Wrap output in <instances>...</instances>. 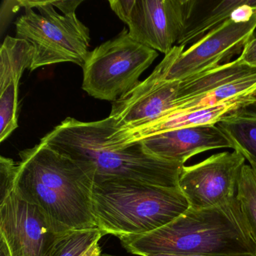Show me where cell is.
<instances>
[{
	"label": "cell",
	"mask_w": 256,
	"mask_h": 256,
	"mask_svg": "<svg viewBox=\"0 0 256 256\" xmlns=\"http://www.w3.org/2000/svg\"><path fill=\"white\" fill-rule=\"evenodd\" d=\"M110 118L83 122L67 118L40 140L77 162L94 184L130 180L166 187H178L185 164L148 154L140 140L124 146L107 142Z\"/></svg>",
	"instance_id": "1"
},
{
	"label": "cell",
	"mask_w": 256,
	"mask_h": 256,
	"mask_svg": "<svg viewBox=\"0 0 256 256\" xmlns=\"http://www.w3.org/2000/svg\"><path fill=\"white\" fill-rule=\"evenodd\" d=\"M132 254L160 253L256 256V244L238 199L215 208L192 209L149 233L119 238Z\"/></svg>",
	"instance_id": "2"
},
{
	"label": "cell",
	"mask_w": 256,
	"mask_h": 256,
	"mask_svg": "<svg viewBox=\"0 0 256 256\" xmlns=\"http://www.w3.org/2000/svg\"><path fill=\"white\" fill-rule=\"evenodd\" d=\"M14 188L70 230L95 228L94 182L74 160L40 142L19 152Z\"/></svg>",
	"instance_id": "3"
},
{
	"label": "cell",
	"mask_w": 256,
	"mask_h": 256,
	"mask_svg": "<svg viewBox=\"0 0 256 256\" xmlns=\"http://www.w3.org/2000/svg\"><path fill=\"white\" fill-rule=\"evenodd\" d=\"M92 214L103 236L118 238L160 228L190 208L179 187L130 180L94 184Z\"/></svg>",
	"instance_id": "4"
},
{
	"label": "cell",
	"mask_w": 256,
	"mask_h": 256,
	"mask_svg": "<svg viewBox=\"0 0 256 256\" xmlns=\"http://www.w3.org/2000/svg\"><path fill=\"white\" fill-rule=\"evenodd\" d=\"M24 13L16 20V36L34 46L30 71L60 62L83 67L90 42L89 28L76 14H61L52 1H19Z\"/></svg>",
	"instance_id": "5"
},
{
	"label": "cell",
	"mask_w": 256,
	"mask_h": 256,
	"mask_svg": "<svg viewBox=\"0 0 256 256\" xmlns=\"http://www.w3.org/2000/svg\"><path fill=\"white\" fill-rule=\"evenodd\" d=\"M158 56L156 50L134 41L124 28L89 52L82 67V89L94 98L114 102L138 84L142 73Z\"/></svg>",
	"instance_id": "6"
},
{
	"label": "cell",
	"mask_w": 256,
	"mask_h": 256,
	"mask_svg": "<svg viewBox=\"0 0 256 256\" xmlns=\"http://www.w3.org/2000/svg\"><path fill=\"white\" fill-rule=\"evenodd\" d=\"M109 4L132 38L166 55L186 29L193 0H110Z\"/></svg>",
	"instance_id": "7"
},
{
	"label": "cell",
	"mask_w": 256,
	"mask_h": 256,
	"mask_svg": "<svg viewBox=\"0 0 256 256\" xmlns=\"http://www.w3.org/2000/svg\"><path fill=\"white\" fill-rule=\"evenodd\" d=\"M68 232L16 188L0 202V238L11 256H50Z\"/></svg>",
	"instance_id": "8"
},
{
	"label": "cell",
	"mask_w": 256,
	"mask_h": 256,
	"mask_svg": "<svg viewBox=\"0 0 256 256\" xmlns=\"http://www.w3.org/2000/svg\"><path fill=\"white\" fill-rule=\"evenodd\" d=\"M185 47L176 46L152 74L119 100L112 102L109 118L116 130H132L150 124L170 112L178 101L180 80H168V72Z\"/></svg>",
	"instance_id": "9"
},
{
	"label": "cell",
	"mask_w": 256,
	"mask_h": 256,
	"mask_svg": "<svg viewBox=\"0 0 256 256\" xmlns=\"http://www.w3.org/2000/svg\"><path fill=\"white\" fill-rule=\"evenodd\" d=\"M246 160L240 151L234 150L211 156L193 166H184L178 187L190 208H215L236 198L238 179Z\"/></svg>",
	"instance_id": "10"
},
{
	"label": "cell",
	"mask_w": 256,
	"mask_h": 256,
	"mask_svg": "<svg viewBox=\"0 0 256 256\" xmlns=\"http://www.w3.org/2000/svg\"><path fill=\"white\" fill-rule=\"evenodd\" d=\"M256 16L245 23L232 20L217 26L180 54L168 72V80H182L228 62L242 53L254 38Z\"/></svg>",
	"instance_id": "11"
},
{
	"label": "cell",
	"mask_w": 256,
	"mask_h": 256,
	"mask_svg": "<svg viewBox=\"0 0 256 256\" xmlns=\"http://www.w3.org/2000/svg\"><path fill=\"white\" fill-rule=\"evenodd\" d=\"M139 140L148 154L182 164L200 152L222 148L234 149L230 138L217 124L169 130Z\"/></svg>",
	"instance_id": "12"
},
{
	"label": "cell",
	"mask_w": 256,
	"mask_h": 256,
	"mask_svg": "<svg viewBox=\"0 0 256 256\" xmlns=\"http://www.w3.org/2000/svg\"><path fill=\"white\" fill-rule=\"evenodd\" d=\"M34 46L22 38L7 36L0 49V142L18 127V88L22 74L30 70Z\"/></svg>",
	"instance_id": "13"
},
{
	"label": "cell",
	"mask_w": 256,
	"mask_h": 256,
	"mask_svg": "<svg viewBox=\"0 0 256 256\" xmlns=\"http://www.w3.org/2000/svg\"><path fill=\"white\" fill-rule=\"evenodd\" d=\"M256 16V0H193L186 29L178 46L186 47L197 42L206 34L229 20L250 22Z\"/></svg>",
	"instance_id": "14"
},
{
	"label": "cell",
	"mask_w": 256,
	"mask_h": 256,
	"mask_svg": "<svg viewBox=\"0 0 256 256\" xmlns=\"http://www.w3.org/2000/svg\"><path fill=\"white\" fill-rule=\"evenodd\" d=\"M254 73L256 68L246 64L239 56L234 60L180 80L178 101L202 95Z\"/></svg>",
	"instance_id": "15"
},
{
	"label": "cell",
	"mask_w": 256,
	"mask_h": 256,
	"mask_svg": "<svg viewBox=\"0 0 256 256\" xmlns=\"http://www.w3.org/2000/svg\"><path fill=\"white\" fill-rule=\"evenodd\" d=\"M217 125L233 142L234 149L246 158L256 162V112L246 108L224 116Z\"/></svg>",
	"instance_id": "16"
},
{
	"label": "cell",
	"mask_w": 256,
	"mask_h": 256,
	"mask_svg": "<svg viewBox=\"0 0 256 256\" xmlns=\"http://www.w3.org/2000/svg\"><path fill=\"white\" fill-rule=\"evenodd\" d=\"M236 198L256 244V172L251 166L245 164L241 169Z\"/></svg>",
	"instance_id": "17"
},
{
	"label": "cell",
	"mask_w": 256,
	"mask_h": 256,
	"mask_svg": "<svg viewBox=\"0 0 256 256\" xmlns=\"http://www.w3.org/2000/svg\"><path fill=\"white\" fill-rule=\"evenodd\" d=\"M102 236L98 228L70 230L58 241L50 256H82Z\"/></svg>",
	"instance_id": "18"
},
{
	"label": "cell",
	"mask_w": 256,
	"mask_h": 256,
	"mask_svg": "<svg viewBox=\"0 0 256 256\" xmlns=\"http://www.w3.org/2000/svg\"><path fill=\"white\" fill-rule=\"evenodd\" d=\"M18 163L12 158L0 157V202L14 191Z\"/></svg>",
	"instance_id": "19"
},
{
	"label": "cell",
	"mask_w": 256,
	"mask_h": 256,
	"mask_svg": "<svg viewBox=\"0 0 256 256\" xmlns=\"http://www.w3.org/2000/svg\"><path fill=\"white\" fill-rule=\"evenodd\" d=\"M240 56L246 64L256 68V38H253L246 46Z\"/></svg>",
	"instance_id": "20"
},
{
	"label": "cell",
	"mask_w": 256,
	"mask_h": 256,
	"mask_svg": "<svg viewBox=\"0 0 256 256\" xmlns=\"http://www.w3.org/2000/svg\"><path fill=\"white\" fill-rule=\"evenodd\" d=\"M83 2L82 0H60L52 1L54 6L56 7L64 14H76L78 6Z\"/></svg>",
	"instance_id": "21"
},
{
	"label": "cell",
	"mask_w": 256,
	"mask_h": 256,
	"mask_svg": "<svg viewBox=\"0 0 256 256\" xmlns=\"http://www.w3.org/2000/svg\"><path fill=\"white\" fill-rule=\"evenodd\" d=\"M102 253V252L101 247L98 245V242H96L82 256H100Z\"/></svg>",
	"instance_id": "22"
},
{
	"label": "cell",
	"mask_w": 256,
	"mask_h": 256,
	"mask_svg": "<svg viewBox=\"0 0 256 256\" xmlns=\"http://www.w3.org/2000/svg\"><path fill=\"white\" fill-rule=\"evenodd\" d=\"M148 256H218V254H170V253H160V254H151Z\"/></svg>",
	"instance_id": "23"
},
{
	"label": "cell",
	"mask_w": 256,
	"mask_h": 256,
	"mask_svg": "<svg viewBox=\"0 0 256 256\" xmlns=\"http://www.w3.org/2000/svg\"><path fill=\"white\" fill-rule=\"evenodd\" d=\"M0 256H11L8 246L2 238H0Z\"/></svg>",
	"instance_id": "24"
},
{
	"label": "cell",
	"mask_w": 256,
	"mask_h": 256,
	"mask_svg": "<svg viewBox=\"0 0 256 256\" xmlns=\"http://www.w3.org/2000/svg\"><path fill=\"white\" fill-rule=\"evenodd\" d=\"M246 160L250 162V164L251 166V167L252 168L254 169V172H256V162H254V160L248 158H246Z\"/></svg>",
	"instance_id": "25"
},
{
	"label": "cell",
	"mask_w": 256,
	"mask_h": 256,
	"mask_svg": "<svg viewBox=\"0 0 256 256\" xmlns=\"http://www.w3.org/2000/svg\"><path fill=\"white\" fill-rule=\"evenodd\" d=\"M100 256H114V254H106V253H102Z\"/></svg>",
	"instance_id": "26"
},
{
	"label": "cell",
	"mask_w": 256,
	"mask_h": 256,
	"mask_svg": "<svg viewBox=\"0 0 256 256\" xmlns=\"http://www.w3.org/2000/svg\"><path fill=\"white\" fill-rule=\"evenodd\" d=\"M254 106H256V104H254Z\"/></svg>",
	"instance_id": "27"
}]
</instances>
